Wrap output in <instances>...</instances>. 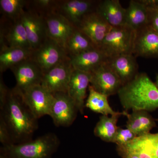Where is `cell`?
<instances>
[{"instance_id": "cell-1", "label": "cell", "mask_w": 158, "mask_h": 158, "mask_svg": "<svg viewBox=\"0 0 158 158\" xmlns=\"http://www.w3.org/2000/svg\"><path fill=\"white\" fill-rule=\"evenodd\" d=\"M0 118L8 129L14 144L32 140L38 128L36 117L26 104L21 94L9 89L6 102L0 107Z\"/></svg>"}, {"instance_id": "cell-2", "label": "cell", "mask_w": 158, "mask_h": 158, "mask_svg": "<svg viewBox=\"0 0 158 158\" xmlns=\"http://www.w3.org/2000/svg\"><path fill=\"white\" fill-rule=\"evenodd\" d=\"M117 94L124 111H152L158 108V88L147 74L141 73L123 85Z\"/></svg>"}, {"instance_id": "cell-3", "label": "cell", "mask_w": 158, "mask_h": 158, "mask_svg": "<svg viewBox=\"0 0 158 158\" xmlns=\"http://www.w3.org/2000/svg\"><path fill=\"white\" fill-rule=\"evenodd\" d=\"M60 144L58 136L48 133L35 140L1 148V153L9 158H51Z\"/></svg>"}, {"instance_id": "cell-4", "label": "cell", "mask_w": 158, "mask_h": 158, "mask_svg": "<svg viewBox=\"0 0 158 158\" xmlns=\"http://www.w3.org/2000/svg\"><path fill=\"white\" fill-rule=\"evenodd\" d=\"M136 33L127 25L113 27L98 48L109 59L120 55L133 54Z\"/></svg>"}, {"instance_id": "cell-5", "label": "cell", "mask_w": 158, "mask_h": 158, "mask_svg": "<svg viewBox=\"0 0 158 158\" xmlns=\"http://www.w3.org/2000/svg\"><path fill=\"white\" fill-rule=\"evenodd\" d=\"M31 59L38 65L44 73L69 60L70 57L65 48L47 37L38 48L32 51Z\"/></svg>"}, {"instance_id": "cell-6", "label": "cell", "mask_w": 158, "mask_h": 158, "mask_svg": "<svg viewBox=\"0 0 158 158\" xmlns=\"http://www.w3.org/2000/svg\"><path fill=\"white\" fill-rule=\"evenodd\" d=\"M53 94L54 102L49 116L52 118L56 126H70L79 112L75 104L67 92H57Z\"/></svg>"}, {"instance_id": "cell-7", "label": "cell", "mask_w": 158, "mask_h": 158, "mask_svg": "<svg viewBox=\"0 0 158 158\" xmlns=\"http://www.w3.org/2000/svg\"><path fill=\"white\" fill-rule=\"evenodd\" d=\"M21 94L26 104L37 119L49 115L54 102V94L42 85H35Z\"/></svg>"}, {"instance_id": "cell-8", "label": "cell", "mask_w": 158, "mask_h": 158, "mask_svg": "<svg viewBox=\"0 0 158 158\" xmlns=\"http://www.w3.org/2000/svg\"><path fill=\"white\" fill-rule=\"evenodd\" d=\"M90 75V85L98 92L108 97L117 94L123 86L120 79L108 62L94 71Z\"/></svg>"}, {"instance_id": "cell-9", "label": "cell", "mask_w": 158, "mask_h": 158, "mask_svg": "<svg viewBox=\"0 0 158 158\" xmlns=\"http://www.w3.org/2000/svg\"><path fill=\"white\" fill-rule=\"evenodd\" d=\"M16 80L14 89L22 93L29 88L41 85L42 71L31 59L19 63L11 69Z\"/></svg>"}, {"instance_id": "cell-10", "label": "cell", "mask_w": 158, "mask_h": 158, "mask_svg": "<svg viewBox=\"0 0 158 158\" xmlns=\"http://www.w3.org/2000/svg\"><path fill=\"white\" fill-rule=\"evenodd\" d=\"M76 27L98 48L113 27L95 10L85 15Z\"/></svg>"}, {"instance_id": "cell-11", "label": "cell", "mask_w": 158, "mask_h": 158, "mask_svg": "<svg viewBox=\"0 0 158 158\" xmlns=\"http://www.w3.org/2000/svg\"><path fill=\"white\" fill-rule=\"evenodd\" d=\"M73 70L70 59L62 62L43 73L41 85L53 94L67 92Z\"/></svg>"}, {"instance_id": "cell-12", "label": "cell", "mask_w": 158, "mask_h": 158, "mask_svg": "<svg viewBox=\"0 0 158 158\" xmlns=\"http://www.w3.org/2000/svg\"><path fill=\"white\" fill-rule=\"evenodd\" d=\"M44 19L47 37L65 49L67 41L76 27L56 12L47 15Z\"/></svg>"}, {"instance_id": "cell-13", "label": "cell", "mask_w": 158, "mask_h": 158, "mask_svg": "<svg viewBox=\"0 0 158 158\" xmlns=\"http://www.w3.org/2000/svg\"><path fill=\"white\" fill-rule=\"evenodd\" d=\"M32 51L41 45L47 37L45 20L36 12L27 9L20 18Z\"/></svg>"}, {"instance_id": "cell-14", "label": "cell", "mask_w": 158, "mask_h": 158, "mask_svg": "<svg viewBox=\"0 0 158 158\" xmlns=\"http://www.w3.org/2000/svg\"><path fill=\"white\" fill-rule=\"evenodd\" d=\"M98 2L92 0L59 1L56 12L77 27L85 15L95 10Z\"/></svg>"}, {"instance_id": "cell-15", "label": "cell", "mask_w": 158, "mask_h": 158, "mask_svg": "<svg viewBox=\"0 0 158 158\" xmlns=\"http://www.w3.org/2000/svg\"><path fill=\"white\" fill-rule=\"evenodd\" d=\"M133 55L145 58L158 56V34L149 25L137 31Z\"/></svg>"}, {"instance_id": "cell-16", "label": "cell", "mask_w": 158, "mask_h": 158, "mask_svg": "<svg viewBox=\"0 0 158 158\" xmlns=\"http://www.w3.org/2000/svg\"><path fill=\"white\" fill-rule=\"evenodd\" d=\"M90 73L74 69L69 85L68 93L81 114L85 107V99L90 83Z\"/></svg>"}, {"instance_id": "cell-17", "label": "cell", "mask_w": 158, "mask_h": 158, "mask_svg": "<svg viewBox=\"0 0 158 158\" xmlns=\"http://www.w3.org/2000/svg\"><path fill=\"white\" fill-rule=\"evenodd\" d=\"M0 44L1 50L6 48H20L32 50L20 18L12 21L6 31L1 29Z\"/></svg>"}, {"instance_id": "cell-18", "label": "cell", "mask_w": 158, "mask_h": 158, "mask_svg": "<svg viewBox=\"0 0 158 158\" xmlns=\"http://www.w3.org/2000/svg\"><path fill=\"white\" fill-rule=\"evenodd\" d=\"M136 58L133 54H127L108 60V64L120 79L123 86L131 81L139 73Z\"/></svg>"}, {"instance_id": "cell-19", "label": "cell", "mask_w": 158, "mask_h": 158, "mask_svg": "<svg viewBox=\"0 0 158 158\" xmlns=\"http://www.w3.org/2000/svg\"><path fill=\"white\" fill-rule=\"evenodd\" d=\"M109 59L101 50L95 48L70 57V62L74 69L90 73Z\"/></svg>"}, {"instance_id": "cell-20", "label": "cell", "mask_w": 158, "mask_h": 158, "mask_svg": "<svg viewBox=\"0 0 158 158\" xmlns=\"http://www.w3.org/2000/svg\"><path fill=\"white\" fill-rule=\"evenodd\" d=\"M95 11L112 27L125 25L126 9L119 0H103L97 4Z\"/></svg>"}, {"instance_id": "cell-21", "label": "cell", "mask_w": 158, "mask_h": 158, "mask_svg": "<svg viewBox=\"0 0 158 158\" xmlns=\"http://www.w3.org/2000/svg\"><path fill=\"white\" fill-rule=\"evenodd\" d=\"M118 152L133 154L139 158H155L154 146V135L148 133L138 136L123 146H117Z\"/></svg>"}, {"instance_id": "cell-22", "label": "cell", "mask_w": 158, "mask_h": 158, "mask_svg": "<svg viewBox=\"0 0 158 158\" xmlns=\"http://www.w3.org/2000/svg\"><path fill=\"white\" fill-rule=\"evenodd\" d=\"M147 7L139 0H131L126 9L125 25L136 31L148 25Z\"/></svg>"}, {"instance_id": "cell-23", "label": "cell", "mask_w": 158, "mask_h": 158, "mask_svg": "<svg viewBox=\"0 0 158 158\" xmlns=\"http://www.w3.org/2000/svg\"><path fill=\"white\" fill-rule=\"evenodd\" d=\"M127 113L124 111L110 117L102 115L94 130V135L105 142L114 143L118 128L117 126L118 118L121 116H126Z\"/></svg>"}, {"instance_id": "cell-24", "label": "cell", "mask_w": 158, "mask_h": 158, "mask_svg": "<svg viewBox=\"0 0 158 158\" xmlns=\"http://www.w3.org/2000/svg\"><path fill=\"white\" fill-rule=\"evenodd\" d=\"M126 127L129 129L137 136H141L150 133L156 126V123L147 111L143 110L132 111L127 113Z\"/></svg>"}, {"instance_id": "cell-25", "label": "cell", "mask_w": 158, "mask_h": 158, "mask_svg": "<svg viewBox=\"0 0 158 158\" xmlns=\"http://www.w3.org/2000/svg\"><path fill=\"white\" fill-rule=\"evenodd\" d=\"M32 50L20 48H6L0 53V72L1 73L11 69L19 63L31 59Z\"/></svg>"}, {"instance_id": "cell-26", "label": "cell", "mask_w": 158, "mask_h": 158, "mask_svg": "<svg viewBox=\"0 0 158 158\" xmlns=\"http://www.w3.org/2000/svg\"><path fill=\"white\" fill-rule=\"evenodd\" d=\"M88 90L89 94L85 102V107L88 108L94 113L105 116H113L119 113L114 111L110 106L107 96L98 92L90 85H89Z\"/></svg>"}, {"instance_id": "cell-27", "label": "cell", "mask_w": 158, "mask_h": 158, "mask_svg": "<svg viewBox=\"0 0 158 158\" xmlns=\"http://www.w3.org/2000/svg\"><path fill=\"white\" fill-rule=\"evenodd\" d=\"M95 48L89 38L76 27L67 41L65 49L70 57Z\"/></svg>"}, {"instance_id": "cell-28", "label": "cell", "mask_w": 158, "mask_h": 158, "mask_svg": "<svg viewBox=\"0 0 158 158\" xmlns=\"http://www.w3.org/2000/svg\"><path fill=\"white\" fill-rule=\"evenodd\" d=\"M28 3V1L26 0H1V12L5 17L14 21L20 18Z\"/></svg>"}, {"instance_id": "cell-29", "label": "cell", "mask_w": 158, "mask_h": 158, "mask_svg": "<svg viewBox=\"0 0 158 158\" xmlns=\"http://www.w3.org/2000/svg\"><path fill=\"white\" fill-rule=\"evenodd\" d=\"M59 2L54 0L28 1L27 9L44 18L51 13L56 12Z\"/></svg>"}, {"instance_id": "cell-30", "label": "cell", "mask_w": 158, "mask_h": 158, "mask_svg": "<svg viewBox=\"0 0 158 158\" xmlns=\"http://www.w3.org/2000/svg\"><path fill=\"white\" fill-rule=\"evenodd\" d=\"M137 137L138 136L129 129L118 127L114 143L117 144V146H123L130 143Z\"/></svg>"}, {"instance_id": "cell-31", "label": "cell", "mask_w": 158, "mask_h": 158, "mask_svg": "<svg viewBox=\"0 0 158 158\" xmlns=\"http://www.w3.org/2000/svg\"><path fill=\"white\" fill-rule=\"evenodd\" d=\"M0 142L2 146L13 144L9 131L1 118H0Z\"/></svg>"}, {"instance_id": "cell-32", "label": "cell", "mask_w": 158, "mask_h": 158, "mask_svg": "<svg viewBox=\"0 0 158 158\" xmlns=\"http://www.w3.org/2000/svg\"><path fill=\"white\" fill-rule=\"evenodd\" d=\"M148 11V25L158 34V7L147 8Z\"/></svg>"}, {"instance_id": "cell-33", "label": "cell", "mask_w": 158, "mask_h": 158, "mask_svg": "<svg viewBox=\"0 0 158 158\" xmlns=\"http://www.w3.org/2000/svg\"><path fill=\"white\" fill-rule=\"evenodd\" d=\"M9 88L6 86L3 81L2 76L0 79V107L2 106L6 102Z\"/></svg>"}, {"instance_id": "cell-34", "label": "cell", "mask_w": 158, "mask_h": 158, "mask_svg": "<svg viewBox=\"0 0 158 158\" xmlns=\"http://www.w3.org/2000/svg\"><path fill=\"white\" fill-rule=\"evenodd\" d=\"M154 146L155 157V158H158V133L154 134Z\"/></svg>"}, {"instance_id": "cell-35", "label": "cell", "mask_w": 158, "mask_h": 158, "mask_svg": "<svg viewBox=\"0 0 158 158\" xmlns=\"http://www.w3.org/2000/svg\"><path fill=\"white\" fill-rule=\"evenodd\" d=\"M118 152L124 158H139L138 156L133 154L129 153L122 152Z\"/></svg>"}, {"instance_id": "cell-36", "label": "cell", "mask_w": 158, "mask_h": 158, "mask_svg": "<svg viewBox=\"0 0 158 158\" xmlns=\"http://www.w3.org/2000/svg\"><path fill=\"white\" fill-rule=\"evenodd\" d=\"M0 158H9L7 156L3 154H0Z\"/></svg>"}, {"instance_id": "cell-37", "label": "cell", "mask_w": 158, "mask_h": 158, "mask_svg": "<svg viewBox=\"0 0 158 158\" xmlns=\"http://www.w3.org/2000/svg\"><path fill=\"white\" fill-rule=\"evenodd\" d=\"M155 84L156 86H157V87L158 88V75L157 76V77H156V83Z\"/></svg>"}]
</instances>
